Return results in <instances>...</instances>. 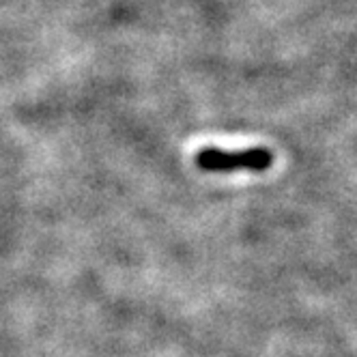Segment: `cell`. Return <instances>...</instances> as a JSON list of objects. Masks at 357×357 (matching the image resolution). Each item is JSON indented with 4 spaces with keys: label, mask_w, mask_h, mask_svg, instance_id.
<instances>
[{
    "label": "cell",
    "mask_w": 357,
    "mask_h": 357,
    "mask_svg": "<svg viewBox=\"0 0 357 357\" xmlns=\"http://www.w3.org/2000/svg\"><path fill=\"white\" fill-rule=\"evenodd\" d=\"M273 164V153L254 146L245 151L228 153L222 149H202L196 153V166L207 172H233V170H252V172H265Z\"/></svg>",
    "instance_id": "1"
}]
</instances>
